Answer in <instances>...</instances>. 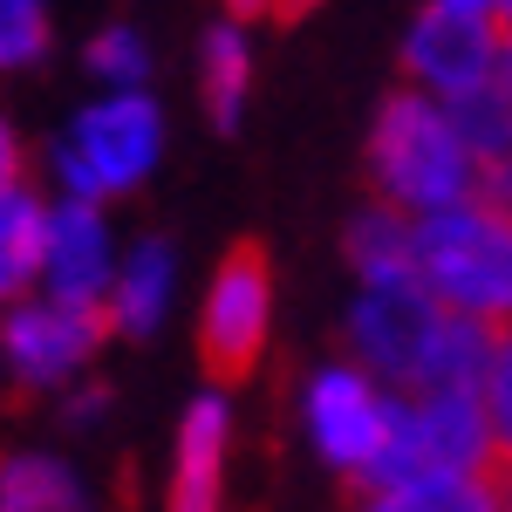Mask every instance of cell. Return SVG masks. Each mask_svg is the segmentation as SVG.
I'll return each instance as SVG.
<instances>
[{"label":"cell","instance_id":"27","mask_svg":"<svg viewBox=\"0 0 512 512\" xmlns=\"http://www.w3.org/2000/svg\"><path fill=\"white\" fill-rule=\"evenodd\" d=\"M499 14H506V28H512V0H499Z\"/></svg>","mask_w":512,"mask_h":512},{"label":"cell","instance_id":"20","mask_svg":"<svg viewBox=\"0 0 512 512\" xmlns=\"http://www.w3.org/2000/svg\"><path fill=\"white\" fill-rule=\"evenodd\" d=\"M478 396H485V417H492V437H499V458L512 465V328L492 335V362H485Z\"/></svg>","mask_w":512,"mask_h":512},{"label":"cell","instance_id":"22","mask_svg":"<svg viewBox=\"0 0 512 512\" xmlns=\"http://www.w3.org/2000/svg\"><path fill=\"white\" fill-rule=\"evenodd\" d=\"M103 417H110V390H103L96 376H89V383H76V390L62 396V424H69V431H96Z\"/></svg>","mask_w":512,"mask_h":512},{"label":"cell","instance_id":"15","mask_svg":"<svg viewBox=\"0 0 512 512\" xmlns=\"http://www.w3.org/2000/svg\"><path fill=\"white\" fill-rule=\"evenodd\" d=\"M342 267L355 287H376V280H417V219H403L390 205H362L349 226H342Z\"/></svg>","mask_w":512,"mask_h":512},{"label":"cell","instance_id":"25","mask_svg":"<svg viewBox=\"0 0 512 512\" xmlns=\"http://www.w3.org/2000/svg\"><path fill=\"white\" fill-rule=\"evenodd\" d=\"M499 89H506V103H512V48H506V76H499Z\"/></svg>","mask_w":512,"mask_h":512},{"label":"cell","instance_id":"9","mask_svg":"<svg viewBox=\"0 0 512 512\" xmlns=\"http://www.w3.org/2000/svg\"><path fill=\"white\" fill-rule=\"evenodd\" d=\"M274 349V267L260 246H233L198 294V362L219 390L246 383Z\"/></svg>","mask_w":512,"mask_h":512},{"label":"cell","instance_id":"7","mask_svg":"<svg viewBox=\"0 0 512 512\" xmlns=\"http://www.w3.org/2000/svg\"><path fill=\"white\" fill-rule=\"evenodd\" d=\"M103 342H110V315H103V308H82V301L21 294V301L0 315L7 383L28 390V396H69L76 383H89Z\"/></svg>","mask_w":512,"mask_h":512},{"label":"cell","instance_id":"2","mask_svg":"<svg viewBox=\"0 0 512 512\" xmlns=\"http://www.w3.org/2000/svg\"><path fill=\"white\" fill-rule=\"evenodd\" d=\"M362 178H369V198L403 212V219H431V212H451V205H472L478 185H485L458 110L424 96V89H410V82H396L376 103L369 137H362Z\"/></svg>","mask_w":512,"mask_h":512},{"label":"cell","instance_id":"18","mask_svg":"<svg viewBox=\"0 0 512 512\" xmlns=\"http://www.w3.org/2000/svg\"><path fill=\"white\" fill-rule=\"evenodd\" d=\"M41 205H48V192H41V185H28V192H14V198H0V315H7L21 294H35Z\"/></svg>","mask_w":512,"mask_h":512},{"label":"cell","instance_id":"14","mask_svg":"<svg viewBox=\"0 0 512 512\" xmlns=\"http://www.w3.org/2000/svg\"><path fill=\"white\" fill-rule=\"evenodd\" d=\"M198 103L212 130H233L253 103V28L246 21H212L198 35Z\"/></svg>","mask_w":512,"mask_h":512},{"label":"cell","instance_id":"11","mask_svg":"<svg viewBox=\"0 0 512 512\" xmlns=\"http://www.w3.org/2000/svg\"><path fill=\"white\" fill-rule=\"evenodd\" d=\"M226 472H233V396L198 390L171 437V472H164V512H226Z\"/></svg>","mask_w":512,"mask_h":512},{"label":"cell","instance_id":"26","mask_svg":"<svg viewBox=\"0 0 512 512\" xmlns=\"http://www.w3.org/2000/svg\"><path fill=\"white\" fill-rule=\"evenodd\" d=\"M7 390H14V383H7V362H0V396H7Z\"/></svg>","mask_w":512,"mask_h":512},{"label":"cell","instance_id":"19","mask_svg":"<svg viewBox=\"0 0 512 512\" xmlns=\"http://www.w3.org/2000/svg\"><path fill=\"white\" fill-rule=\"evenodd\" d=\"M55 48V0H0V76H28Z\"/></svg>","mask_w":512,"mask_h":512},{"label":"cell","instance_id":"24","mask_svg":"<svg viewBox=\"0 0 512 512\" xmlns=\"http://www.w3.org/2000/svg\"><path fill=\"white\" fill-rule=\"evenodd\" d=\"M499 512H512V465H499Z\"/></svg>","mask_w":512,"mask_h":512},{"label":"cell","instance_id":"3","mask_svg":"<svg viewBox=\"0 0 512 512\" xmlns=\"http://www.w3.org/2000/svg\"><path fill=\"white\" fill-rule=\"evenodd\" d=\"M164 144H171V123L151 89H89L41 151V192L123 205L158 178Z\"/></svg>","mask_w":512,"mask_h":512},{"label":"cell","instance_id":"13","mask_svg":"<svg viewBox=\"0 0 512 512\" xmlns=\"http://www.w3.org/2000/svg\"><path fill=\"white\" fill-rule=\"evenodd\" d=\"M0 512H103V492L62 451L7 444L0 451Z\"/></svg>","mask_w":512,"mask_h":512},{"label":"cell","instance_id":"10","mask_svg":"<svg viewBox=\"0 0 512 512\" xmlns=\"http://www.w3.org/2000/svg\"><path fill=\"white\" fill-rule=\"evenodd\" d=\"M123 246L110 205H89V198H48L41 205V233H35V294L55 301H82V308H103L110 301V280L123 267Z\"/></svg>","mask_w":512,"mask_h":512},{"label":"cell","instance_id":"1","mask_svg":"<svg viewBox=\"0 0 512 512\" xmlns=\"http://www.w3.org/2000/svg\"><path fill=\"white\" fill-rule=\"evenodd\" d=\"M492 335L478 321L451 315L424 280H376L355 287L342 308V355H355L369 376H383L390 390H478Z\"/></svg>","mask_w":512,"mask_h":512},{"label":"cell","instance_id":"5","mask_svg":"<svg viewBox=\"0 0 512 512\" xmlns=\"http://www.w3.org/2000/svg\"><path fill=\"white\" fill-rule=\"evenodd\" d=\"M417 280L451 315L512 328V212L492 198L417 219Z\"/></svg>","mask_w":512,"mask_h":512},{"label":"cell","instance_id":"6","mask_svg":"<svg viewBox=\"0 0 512 512\" xmlns=\"http://www.w3.org/2000/svg\"><path fill=\"white\" fill-rule=\"evenodd\" d=\"M506 48L512 28L499 0H417L410 28L396 41V62L410 89H424L437 103H472L485 89H499Z\"/></svg>","mask_w":512,"mask_h":512},{"label":"cell","instance_id":"12","mask_svg":"<svg viewBox=\"0 0 512 512\" xmlns=\"http://www.w3.org/2000/svg\"><path fill=\"white\" fill-rule=\"evenodd\" d=\"M178 294H185V260H178V239L164 233H130L123 246V267L110 280V335L123 342H151L164 321L178 315Z\"/></svg>","mask_w":512,"mask_h":512},{"label":"cell","instance_id":"21","mask_svg":"<svg viewBox=\"0 0 512 512\" xmlns=\"http://www.w3.org/2000/svg\"><path fill=\"white\" fill-rule=\"evenodd\" d=\"M28 185H35V171H28V144H21L14 117H0V198L28 192Z\"/></svg>","mask_w":512,"mask_h":512},{"label":"cell","instance_id":"8","mask_svg":"<svg viewBox=\"0 0 512 512\" xmlns=\"http://www.w3.org/2000/svg\"><path fill=\"white\" fill-rule=\"evenodd\" d=\"M506 465L499 458V437L485 417V396L478 390H410L396 410V437L383 478H492Z\"/></svg>","mask_w":512,"mask_h":512},{"label":"cell","instance_id":"4","mask_svg":"<svg viewBox=\"0 0 512 512\" xmlns=\"http://www.w3.org/2000/svg\"><path fill=\"white\" fill-rule=\"evenodd\" d=\"M396 410H403V390H390L383 376H369L355 355H321L315 369L294 383V424H301L308 458L328 478L355 485V492H369L383 478Z\"/></svg>","mask_w":512,"mask_h":512},{"label":"cell","instance_id":"23","mask_svg":"<svg viewBox=\"0 0 512 512\" xmlns=\"http://www.w3.org/2000/svg\"><path fill=\"white\" fill-rule=\"evenodd\" d=\"M294 7H301V0H226V21H246V28H253V21H267V14H294Z\"/></svg>","mask_w":512,"mask_h":512},{"label":"cell","instance_id":"16","mask_svg":"<svg viewBox=\"0 0 512 512\" xmlns=\"http://www.w3.org/2000/svg\"><path fill=\"white\" fill-rule=\"evenodd\" d=\"M355 512H499V472L492 478H390L355 492Z\"/></svg>","mask_w":512,"mask_h":512},{"label":"cell","instance_id":"17","mask_svg":"<svg viewBox=\"0 0 512 512\" xmlns=\"http://www.w3.org/2000/svg\"><path fill=\"white\" fill-rule=\"evenodd\" d=\"M151 35L137 21H103L82 41V76L89 89H151Z\"/></svg>","mask_w":512,"mask_h":512}]
</instances>
